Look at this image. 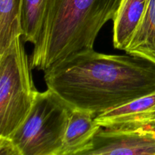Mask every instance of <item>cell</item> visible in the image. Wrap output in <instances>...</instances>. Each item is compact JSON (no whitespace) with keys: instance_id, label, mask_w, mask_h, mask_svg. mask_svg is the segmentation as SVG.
Listing matches in <instances>:
<instances>
[{"instance_id":"obj_7","label":"cell","mask_w":155,"mask_h":155,"mask_svg":"<svg viewBox=\"0 0 155 155\" xmlns=\"http://www.w3.org/2000/svg\"><path fill=\"white\" fill-rule=\"evenodd\" d=\"M148 0H121L113 19V45L125 51L137 30Z\"/></svg>"},{"instance_id":"obj_13","label":"cell","mask_w":155,"mask_h":155,"mask_svg":"<svg viewBox=\"0 0 155 155\" xmlns=\"http://www.w3.org/2000/svg\"><path fill=\"white\" fill-rule=\"evenodd\" d=\"M148 129H151V130H155V124H153L152 126H151V127H150L149 128H148Z\"/></svg>"},{"instance_id":"obj_5","label":"cell","mask_w":155,"mask_h":155,"mask_svg":"<svg viewBox=\"0 0 155 155\" xmlns=\"http://www.w3.org/2000/svg\"><path fill=\"white\" fill-rule=\"evenodd\" d=\"M70 155H155V130L101 129L89 144Z\"/></svg>"},{"instance_id":"obj_1","label":"cell","mask_w":155,"mask_h":155,"mask_svg":"<svg viewBox=\"0 0 155 155\" xmlns=\"http://www.w3.org/2000/svg\"><path fill=\"white\" fill-rule=\"evenodd\" d=\"M51 89L74 108L95 117L155 91V64L130 54L92 49L71 56L44 71Z\"/></svg>"},{"instance_id":"obj_6","label":"cell","mask_w":155,"mask_h":155,"mask_svg":"<svg viewBox=\"0 0 155 155\" xmlns=\"http://www.w3.org/2000/svg\"><path fill=\"white\" fill-rule=\"evenodd\" d=\"M103 128L137 130L155 124V91L125 104L104 111L95 117Z\"/></svg>"},{"instance_id":"obj_2","label":"cell","mask_w":155,"mask_h":155,"mask_svg":"<svg viewBox=\"0 0 155 155\" xmlns=\"http://www.w3.org/2000/svg\"><path fill=\"white\" fill-rule=\"evenodd\" d=\"M121 0H50L42 32L33 45L32 68L46 71L92 49L103 26L113 20Z\"/></svg>"},{"instance_id":"obj_12","label":"cell","mask_w":155,"mask_h":155,"mask_svg":"<svg viewBox=\"0 0 155 155\" xmlns=\"http://www.w3.org/2000/svg\"><path fill=\"white\" fill-rule=\"evenodd\" d=\"M0 155H23L10 139L0 136Z\"/></svg>"},{"instance_id":"obj_9","label":"cell","mask_w":155,"mask_h":155,"mask_svg":"<svg viewBox=\"0 0 155 155\" xmlns=\"http://www.w3.org/2000/svg\"><path fill=\"white\" fill-rule=\"evenodd\" d=\"M125 51L155 64V0H148L142 21Z\"/></svg>"},{"instance_id":"obj_10","label":"cell","mask_w":155,"mask_h":155,"mask_svg":"<svg viewBox=\"0 0 155 155\" xmlns=\"http://www.w3.org/2000/svg\"><path fill=\"white\" fill-rule=\"evenodd\" d=\"M22 36V0H0V54Z\"/></svg>"},{"instance_id":"obj_11","label":"cell","mask_w":155,"mask_h":155,"mask_svg":"<svg viewBox=\"0 0 155 155\" xmlns=\"http://www.w3.org/2000/svg\"><path fill=\"white\" fill-rule=\"evenodd\" d=\"M50 0H22L23 40L33 45L42 32Z\"/></svg>"},{"instance_id":"obj_4","label":"cell","mask_w":155,"mask_h":155,"mask_svg":"<svg viewBox=\"0 0 155 155\" xmlns=\"http://www.w3.org/2000/svg\"><path fill=\"white\" fill-rule=\"evenodd\" d=\"M28 56L17 37L0 54V136L9 138L24 122L36 99Z\"/></svg>"},{"instance_id":"obj_3","label":"cell","mask_w":155,"mask_h":155,"mask_svg":"<svg viewBox=\"0 0 155 155\" xmlns=\"http://www.w3.org/2000/svg\"><path fill=\"white\" fill-rule=\"evenodd\" d=\"M73 109L51 89L38 92L26 119L8 139L23 155H61Z\"/></svg>"},{"instance_id":"obj_8","label":"cell","mask_w":155,"mask_h":155,"mask_svg":"<svg viewBox=\"0 0 155 155\" xmlns=\"http://www.w3.org/2000/svg\"><path fill=\"white\" fill-rule=\"evenodd\" d=\"M90 111L74 108L67 126L61 155H70L86 146L101 127Z\"/></svg>"}]
</instances>
